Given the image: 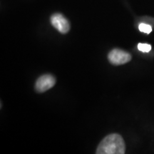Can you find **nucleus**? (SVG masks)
<instances>
[{"instance_id":"obj_3","label":"nucleus","mask_w":154,"mask_h":154,"mask_svg":"<svg viewBox=\"0 0 154 154\" xmlns=\"http://www.w3.org/2000/svg\"><path fill=\"white\" fill-rule=\"evenodd\" d=\"M51 23L61 34H66L70 29L68 20L61 14H54L51 17Z\"/></svg>"},{"instance_id":"obj_2","label":"nucleus","mask_w":154,"mask_h":154,"mask_svg":"<svg viewBox=\"0 0 154 154\" xmlns=\"http://www.w3.org/2000/svg\"><path fill=\"white\" fill-rule=\"evenodd\" d=\"M109 62L113 65H121L129 62L131 59V56L129 53L123 50L115 49L110 51L108 55Z\"/></svg>"},{"instance_id":"obj_5","label":"nucleus","mask_w":154,"mask_h":154,"mask_svg":"<svg viewBox=\"0 0 154 154\" xmlns=\"http://www.w3.org/2000/svg\"><path fill=\"white\" fill-rule=\"evenodd\" d=\"M138 29L141 32L146 34H150L152 32V27L149 24H144V23H141L138 26Z\"/></svg>"},{"instance_id":"obj_4","label":"nucleus","mask_w":154,"mask_h":154,"mask_svg":"<svg viewBox=\"0 0 154 154\" xmlns=\"http://www.w3.org/2000/svg\"><path fill=\"white\" fill-rule=\"evenodd\" d=\"M56 80L53 76L49 74H46L38 79L36 81L35 88L36 91L42 93L50 89L55 85Z\"/></svg>"},{"instance_id":"obj_1","label":"nucleus","mask_w":154,"mask_h":154,"mask_svg":"<svg viewBox=\"0 0 154 154\" xmlns=\"http://www.w3.org/2000/svg\"><path fill=\"white\" fill-rule=\"evenodd\" d=\"M126 151L124 140L119 134H113L103 138L98 146L97 154H124Z\"/></svg>"},{"instance_id":"obj_6","label":"nucleus","mask_w":154,"mask_h":154,"mask_svg":"<svg viewBox=\"0 0 154 154\" xmlns=\"http://www.w3.org/2000/svg\"><path fill=\"white\" fill-rule=\"evenodd\" d=\"M138 49L142 52H149L151 50V46L149 44L139 43L138 44Z\"/></svg>"}]
</instances>
